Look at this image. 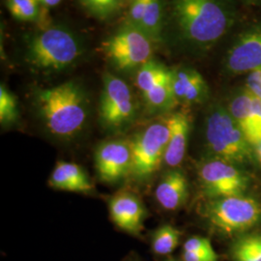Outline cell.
Masks as SVG:
<instances>
[{"mask_svg":"<svg viewBox=\"0 0 261 261\" xmlns=\"http://www.w3.org/2000/svg\"><path fill=\"white\" fill-rule=\"evenodd\" d=\"M236 0H172L171 17L179 40L196 51L214 47L239 18Z\"/></svg>","mask_w":261,"mask_h":261,"instance_id":"1","label":"cell"},{"mask_svg":"<svg viewBox=\"0 0 261 261\" xmlns=\"http://www.w3.org/2000/svg\"><path fill=\"white\" fill-rule=\"evenodd\" d=\"M38 112L47 130L61 139H71L84 130L88 103L80 85L68 82L36 95Z\"/></svg>","mask_w":261,"mask_h":261,"instance_id":"2","label":"cell"},{"mask_svg":"<svg viewBox=\"0 0 261 261\" xmlns=\"http://www.w3.org/2000/svg\"><path fill=\"white\" fill-rule=\"evenodd\" d=\"M205 140L211 158L244 164L252 158V145L227 108L214 105L206 115Z\"/></svg>","mask_w":261,"mask_h":261,"instance_id":"3","label":"cell"},{"mask_svg":"<svg viewBox=\"0 0 261 261\" xmlns=\"http://www.w3.org/2000/svg\"><path fill=\"white\" fill-rule=\"evenodd\" d=\"M81 55V45L71 32L49 28L30 38L27 59L37 69L53 72L72 65Z\"/></svg>","mask_w":261,"mask_h":261,"instance_id":"4","label":"cell"},{"mask_svg":"<svg viewBox=\"0 0 261 261\" xmlns=\"http://www.w3.org/2000/svg\"><path fill=\"white\" fill-rule=\"evenodd\" d=\"M202 214L216 231L241 233L261 223V203L245 195L210 198L206 200Z\"/></svg>","mask_w":261,"mask_h":261,"instance_id":"5","label":"cell"},{"mask_svg":"<svg viewBox=\"0 0 261 261\" xmlns=\"http://www.w3.org/2000/svg\"><path fill=\"white\" fill-rule=\"evenodd\" d=\"M171 134V114L152 122L130 140L132 167L130 175L145 181L164 164Z\"/></svg>","mask_w":261,"mask_h":261,"instance_id":"6","label":"cell"},{"mask_svg":"<svg viewBox=\"0 0 261 261\" xmlns=\"http://www.w3.org/2000/svg\"><path fill=\"white\" fill-rule=\"evenodd\" d=\"M103 48L114 66L123 71L140 69L151 61L153 55L151 39L140 28L130 24L109 38Z\"/></svg>","mask_w":261,"mask_h":261,"instance_id":"7","label":"cell"},{"mask_svg":"<svg viewBox=\"0 0 261 261\" xmlns=\"http://www.w3.org/2000/svg\"><path fill=\"white\" fill-rule=\"evenodd\" d=\"M198 182L207 199L242 196L249 188V179L231 163L209 158L198 168Z\"/></svg>","mask_w":261,"mask_h":261,"instance_id":"8","label":"cell"},{"mask_svg":"<svg viewBox=\"0 0 261 261\" xmlns=\"http://www.w3.org/2000/svg\"><path fill=\"white\" fill-rule=\"evenodd\" d=\"M137 107L129 85L112 74L103 75L100 118L103 127L120 130L135 119Z\"/></svg>","mask_w":261,"mask_h":261,"instance_id":"9","label":"cell"},{"mask_svg":"<svg viewBox=\"0 0 261 261\" xmlns=\"http://www.w3.org/2000/svg\"><path fill=\"white\" fill-rule=\"evenodd\" d=\"M232 75L250 74L261 68V22L249 24L235 36L224 60Z\"/></svg>","mask_w":261,"mask_h":261,"instance_id":"10","label":"cell"},{"mask_svg":"<svg viewBox=\"0 0 261 261\" xmlns=\"http://www.w3.org/2000/svg\"><path fill=\"white\" fill-rule=\"evenodd\" d=\"M95 167L100 179L106 183H117L130 173L132 151L130 141L112 140L98 146Z\"/></svg>","mask_w":261,"mask_h":261,"instance_id":"11","label":"cell"},{"mask_svg":"<svg viewBox=\"0 0 261 261\" xmlns=\"http://www.w3.org/2000/svg\"><path fill=\"white\" fill-rule=\"evenodd\" d=\"M112 221L121 230L139 236L143 229L146 210L140 197L129 191H122L109 202Z\"/></svg>","mask_w":261,"mask_h":261,"instance_id":"12","label":"cell"},{"mask_svg":"<svg viewBox=\"0 0 261 261\" xmlns=\"http://www.w3.org/2000/svg\"><path fill=\"white\" fill-rule=\"evenodd\" d=\"M171 86L177 103H201L208 95V86L203 76L189 67L171 70Z\"/></svg>","mask_w":261,"mask_h":261,"instance_id":"13","label":"cell"},{"mask_svg":"<svg viewBox=\"0 0 261 261\" xmlns=\"http://www.w3.org/2000/svg\"><path fill=\"white\" fill-rule=\"evenodd\" d=\"M227 110L252 146L261 142V130L254 116L252 95L246 88L234 94Z\"/></svg>","mask_w":261,"mask_h":261,"instance_id":"14","label":"cell"},{"mask_svg":"<svg viewBox=\"0 0 261 261\" xmlns=\"http://www.w3.org/2000/svg\"><path fill=\"white\" fill-rule=\"evenodd\" d=\"M188 196L189 183L186 175L175 168L163 175L155 191L159 204L168 211L179 209L186 202Z\"/></svg>","mask_w":261,"mask_h":261,"instance_id":"15","label":"cell"},{"mask_svg":"<svg viewBox=\"0 0 261 261\" xmlns=\"http://www.w3.org/2000/svg\"><path fill=\"white\" fill-rule=\"evenodd\" d=\"M48 184L56 190L75 193H90L93 190V184L84 168L64 161L57 162Z\"/></svg>","mask_w":261,"mask_h":261,"instance_id":"16","label":"cell"},{"mask_svg":"<svg viewBox=\"0 0 261 261\" xmlns=\"http://www.w3.org/2000/svg\"><path fill=\"white\" fill-rule=\"evenodd\" d=\"M190 130L189 114L183 112L171 113V134L164 160V164L168 168H176L185 158Z\"/></svg>","mask_w":261,"mask_h":261,"instance_id":"17","label":"cell"},{"mask_svg":"<svg viewBox=\"0 0 261 261\" xmlns=\"http://www.w3.org/2000/svg\"><path fill=\"white\" fill-rule=\"evenodd\" d=\"M169 80H171V70L153 60L140 67L136 77L137 86L142 94Z\"/></svg>","mask_w":261,"mask_h":261,"instance_id":"18","label":"cell"},{"mask_svg":"<svg viewBox=\"0 0 261 261\" xmlns=\"http://www.w3.org/2000/svg\"><path fill=\"white\" fill-rule=\"evenodd\" d=\"M142 95L151 112H168L177 103L172 90L171 80L159 84Z\"/></svg>","mask_w":261,"mask_h":261,"instance_id":"19","label":"cell"},{"mask_svg":"<svg viewBox=\"0 0 261 261\" xmlns=\"http://www.w3.org/2000/svg\"><path fill=\"white\" fill-rule=\"evenodd\" d=\"M181 231L170 224H164L154 231L151 239V249L157 255H168L179 245Z\"/></svg>","mask_w":261,"mask_h":261,"instance_id":"20","label":"cell"},{"mask_svg":"<svg viewBox=\"0 0 261 261\" xmlns=\"http://www.w3.org/2000/svg\"><path fill=\"white\" fill-rule=\"evenodd\" d=\"M232 261H261V234H248L237 239L231 248Z\"/></svg>","mask_w":261,"mask_h":261,"instance_id":"21","label":"cell"},{"mask_svg":"<svg viewBox=\"0 0 261 261\" xmlns=\"http://www.w3.org/2000/svg\"><path fill=\"white\" fill-rule=\"evenodd\" d=\"M140 29L151 40L161 38L163 29V6L161 0H148Z\"/></svg>","mask_w":261,"mask_h":261,"instance_id":"22","label":"cell"},{"mask_svg":"<svg viewBox=\"0 0 261 261\" xmlns=\"http://www.w3.org/2000/svg\"><path fill=\"white\" fill-rule=\"evenodd\" d=\"M6 6L10 14L19 20L33 21L39 17L37 0H6Z\"/></svg>","mask_w":261,"mask_h":261,"instance_id":"23","label":"cell"},{"mask_svg":"<svg viewBox=\"0 0 261 261\" xmlns=\"http://www.w3.org/2000/svg\"><path fill=\"white\" fill-rule=\"evenodd\" d=\"M18 118V105L15 96L4 84L0 86V122L2 125L12 124Z\"/></svg>","mask_w":261,"mask_h":261,"instance_id":"24","label":"cell"},{"mask_svg":"<svg viewBox=\"0 0 261 261\" xmlns=\"http://www.w3.org/2000/svg\"><path fill=\"white\" fill-rule=\"evenodd\" d=\"M80 2L90 14L100 19H107L119 10L121 0H80Z\"/></svg>","mask_w":261,"mask_h":261,"instance_id":"25","label":"cell"},{"mask_svg":"<svg viewBox=\"0 0 261 261\" xmlns=\"http://www.w3.org/2000/svg\"><path fill=\"white\" fill-rule=\"evenodd\" d=\"M183 252L216 253L210 240L201 236H193L187 239L183 245Z\"/></svg>","mask_w":261,"mask_h":261,"instance_id":"26","label":"cell"},{"mask_svg":"<svg viewBox=\"0 0 261 261\" xmlns=\"http://www.w3.org/2000/svg\"><path fill=\"white\" fill-rule=\"evenodd\" d=\"M147 3H148V0H132L130 13H129L130 25L140 28V24H141Z\"/></svg>","mask_w":261,"mask_h":261,"instance_id":"27","label":"cell"},{"mask_svg":"<svg viewBox=\"0 0 261 261\" xmlns=\"http://www.w3.org/2000/svg\"><path fill=\"white\" fill-rule=\"evenodd\" d=\"M245 88L252 97L261 101V80L254 72L248 74Z\"/></svg>","mask_w":261,"mask_h":261,"instance_id":"28","label":"cell"},{"mask_svg":"<svg viewBox=\"0 0 261 261\" xmlns=\"http://www.w3.org/2000/svg\"><path fill=\"white\" fill-rule=\"evenodd\" d=\"M218 254L216 253H203V252H183L182 261H218Z\"/></svg>","mask_w":261,"mask_h":261,"instance_id":"29","label":"cell"},{"mask_svg":"<svg viewBox=\"0 0 261 261\" xmlns=\"http://www.w3.org/2000/svg\"><path fill=\"white\" fill-rule=\"evenodd\" d=\"M252 108H253V112H254V116L257 122V125L259 127L261 130V101L252 97Z\"/></svg>","mask_w":261,"mask_h":261,"instance_id":"30","label":"cell"},{"mask_svg":"<svg viewBox=\"0 0 261 261\" xmlns=\"http://www.w3.org/2000/svg\"><path fill=\"white\" fill-rule=\"evenodd\" d=\"M62 0H37L38 3L45 6V7H56L60 4Z\"/></svg>","mask_w":261,"mask_h":261,"instance_id":"31","label":"cell"},{"mask_svg":"<svg viewBox=\"0 0 261 261\" xmlns=\"http://www.w3.org/2000/svg\"><path fill=\"white\" fill-rule=\"evenodd\" d=\"M239 3L243 4H248V5H253V6H258L261 7V0H236Z\"/></svg>","mask_w":261,"mask_h":261,"instance_id":"32","label":"cell"},{"mask_svg":"<svg viewBox=\"0 0 261 261\" xmlns=\"http://www.w3.org/2000/svg\"><path fill=\"white\" fill-rule=\"evenodd\" d=\"M254 147H255V149H254L255 155H256V157H257V159L259 160V162L261 163V142H259L257 145H255Z\"/></svg>","mask_w":261,"mask_h":261,"instance_id":"33","label":"cell"},{"mask_svg":"<svg viewBox=\"0 0 261 261\" xmlns=\"http://www.w3.org/2000/svg\"><path fill=\"white\" fill-rule=\"evenodd\" d=\"M254 73H255V74L257 75V76L261 80V68L260 69H258V70H256V71H254Z\"/></svg>","mask_w":261,"mask_h":261,"instance_id":"34","label":"cell"},{"mask_svg":"<svg viewBox=\"0 0 261 261\" xmlns=\"http://www.w3.org/2000/svg\"><path fill=\"white\" fill-rule=\"evenodd\" d=\"M166 261H174V259H173V258H168V259H167Z\"/></svg>","mask_w":261,"mask_h":261,"instance_id":"35","label":"cell"},{"mask_svg":"<svg viewBox=\"0 0 261 261\" xmlns=\"http://www.w3.org/2000/svg\"><path fill=\"white\" fill-rule=\"evenodd\" d=\"M174 261H182V260H178V259H174Z\"/></svg>","mask_w":261,"mask_h":261,"instance_id":"36","label":"cell"}]
</instances>
